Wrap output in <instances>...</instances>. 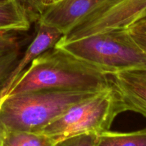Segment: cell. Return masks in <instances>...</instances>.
I'll return each instance as SVG.
<instances>
[{
  "instance_id": "10",
  "label": "cell",
  "mask_w": 146,
  "mask_h": 146,
  "mask_svg": "<svg viewBox=\"0 0 146 146\" xmlns=\"http://www.w3.org/2000/svg\"><path fill=\"white\" fill-rule=\"evenodd\" d=\"M56 141L41 133L0 128V146H55Z\"/></svg>"
},
{
  "instance_id": "4",
  "label": "cell",
  "mask_w": 146,
  "mask_h": 146,
  "mask_svg": "<svg viewBox=\"0 0 146 146\" xmlns=\"http://www.w3.org/2000/svg\"><path fill=\"white\" fill-rule=\"evenodd\" d=\"M124 112L117 93L111 86L78 103L39 133L56 142L81 134L109 131L116 117Z\"/></svg>"
},
{
  "instance_id": "15",
  "label": "cell",
  "mask_w": 146,
  "mask_h": 146,
  "mask_svg": "<svg viewBox=\"0 0 146 146\" xmlns=\"http://www.w3.org/2000/svg\"><path fill=\"white\" fill-rule=\"evenodd\" d=\"M17 32L0 31V57L17 48H21V42Z\"/></svg>"
},
{
  "instance_id": "1",
  "label": "cell",
  "mask_w": 146,
  "mask_h": 146,
  "mask_svg": "<svg viewBox=\"0 0 146 146\" xmlns=\"http://www.w3.org/2000/svg\"><path fill=\"white\" fill-rule=\"evenodd\" d=\"M110 86L109 75L54 46L33 60L6 96L39 89L100 92Z\"/></svg>"
},
{
  "instance_id": "11",
  "label": "cell",
  "mask_w": 146,
  "mask_h": 146,
  "mask_svg": "<svg viewBox=\"0 0 146 146\" xmlns=\"http://www.w3.org/2000/svg\"><path fill=\"white\" fill-rule=\"evenodd\" d=\"M96 146H146V128L126 133L109 130L99 134Z\"/></svg>"
},
{
  "instance_id": "8",
  "label": "cell",
  "mask_w": 146,
  "mask_h": 146,
  "mask_svg": "<svg viewBox=\"0 0 146 146\" xmlns=\"http://www.w3.org/2000/svg\"><path fill=\"white\" fill-rule=\"evenodd\" d=\"M63 34L54 27L38 23V29L34 38L18 58L15 66L7 76L0 89V100L2 99L9 91L14 84L25 72L33 60L47 50L56 45Z\"/></svg>"
},
{
  "instance_id": "2",
  "label": "cell",
  "mask_w": 146,
  "mask_h": 146,
  "mask_svg": "<svg viewBox=\"0 0 146 146\" xmlns=\"http://www.w3.org/2000/svg\"><path fill=\"white\" fill-rule=\"evenodd\" d=\"M98 93L39 89L7 95L0 101V128L39 133L73 106Z\"/></svg>"
},
{
  "instance_id": "9",
  "label": "cell",
  "mask_w": 146,
  "mask_h": 146,
  "mask_svg": "<svg viewBox=\"0 0 146 146\" xmlns=\"http://www.w3.org/2000/svg\"><path fill=\"white\" fill-rule=\"evenodd\" d=\"M33 21L29 11L19 0H10L0 4V31H27Z\"/></svg>"
},
{
  "instance_id": "3",
  "label": "cell",
  "mask_w": 146,
  "mask_h": 146,
  "mask_svg": "<svg viewBox=\"0 0 146 146\" xmlns=\"http://www.w3.org/2000/svg\"><path fill=\"white\" fill-rule=\"evenodd\" d=\"M55 46L107 75L127 70L146 68V54L135 42L127 29L96 33Z\"/></svg>"
},
{
  "instance_id": "13",
  "label": "cell",
  "mask_w": 146,
  "mask_h": 146,
  "mask_svg": "<svg viewBox=\"0 0 146 146\" xmlns=\"http://www.w3.org/2000/svg\"><path fill=\"white\" fill-rule=\"evenodd\" d=\"M21 55V48H17L0 57V89Z\"/></svg>"
},
{
  "instance_id": "16",
  "label": "cell",
  "mask_w": 146,
  "mask_h": 146,
  "mask_svg": "<svg viewBox=\"0 0 146 146\" xmlns=\"http://www.w3.org/2000/svg\"><path fill=\"white\" fill-rule=\"evenodd\" d=\"M28 9L34 21L38 20L40 14L49 5V0H19Z\"/></svg>"
},
{
  "instance_id": "14",
  "label": "cell",
  "mask_w": 146,
  "mask_h": 146,
  "mask_svg": "<svg viewBox=\"0 0 146 146\" xmlns=\"http://www.w3.org/2000/svg\"><path fill=\"white\" fill-rule=\"evenodd\" d=\"M97 138V134H81L58 141L55 146H96Z\"/></svg>"
},
{
  "instance_id": "17",
  "label": "cell",
  "mask_w": 146,
  "mask_h": 146,
  "mask_svg": "<svg viewBox=\"0 0 146 146\" xmlns=\"http://www.w3.org/2000/svg\"><path fill=\"white\" fill-rule=\"evenodd\" d=\"M59 1V0H49V4H52V3L56 2V1Z\"/></svg>"
},
{
  "instance_id": "6",
  "label": "cell",
  "mask_w": 146,
  "mask_h": 146,
  "mask_svg": "<svg viewBox=\"0 0 146 146\" xmlns=\"http://www.w3.org/2000/svg\"><path fill=\"white\" fill-rule=\"evenodd\" d=\"M108 0H59L50 4L37 22L54 27L64 35L80 20Z\"/></svg>"
},
{
  "instance_id": "7",
  "label": "cell",
  "mask_w": 146,
  "mask_h": 146,
  "mask_svg": "<svg viewBox=\"0 0 146 146\" xmlns=\"http://www.w3.org/2000/svg\"><path fill=\"white\" fill-rule=\"evenodd\" d=\"M109 78L124 112L133 111L146 118V68L122 71Z\"/></svg>"
},
{
  "instance_id": "18",
  "label": "cell",
  "mask_w": 146,
  "mask_h": 146,
  "mask_svg": "<svg viewBox=\"0 0 146 146\" xmlns=\"http://www.w3.org/2000/svg\"><path fill=\"white\" fill-rule=\"evenodd\" d=\"M10 1V0H0V4H1V3H5V2H7V1Z\"/></svg>"
},
{
  "instance_id": "12",
  "label": "cell",
  "mask_w": 146,
  "mask_h": 146,
  "mask_svg": "<svg viewBox=\"0 0 146 146\" xmlns=\"http://www.w3.org/2000/svg\"><path fill=\"white\" fill-rule=\"evenodd\" d=\"M127 31L135 42L146 54V15L129 26Z\"/></svg>"
},
{
  "instance_id": "5",
  "label": "cell",
  "mask_w": 146,
  "mask_h": 146,
  "mask_svg": "<svg viewBox=\"0 0 146 146\" xmlns=\"http://www.w3.org/2000/svg\"><path fill=\"white\" fill-rule=\"evenodd\" d=\"M146 15V0H108L78 21L56 44L71 42L92 34L127 29Z\"/></svg>"
}]
</instances>
